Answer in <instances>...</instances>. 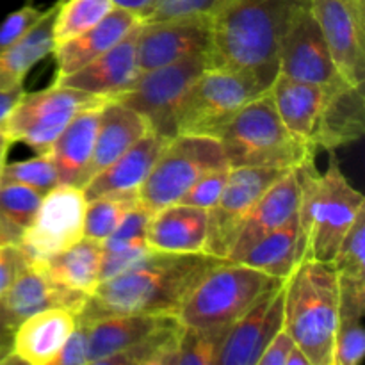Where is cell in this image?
<instances>
[{"label":"cell","mask_w":365,"mask_h":365,"mask_svg":"<svg viewBox=\"0 0 365 365\" xmlns=\"http://www.w3.org/2000/svg\"><path fill=\"white\" fill-rule=\"evenodd\" d=\"M221 262L225 259L209 253L150 250L120 274L100 282L78 314V321L91 323L127 314L177 316L192 289Z\"/></svg>","instance_id":"6da1fadb"},{"label":"cell","mask_w":365,"mask_h":365,"mask_svg":"<svg viewBox=\"0 0 365 365\" xmlns=\"http://www.w3.org/2000/svg\"><path fill=\"white\" fill-rule=\"evenodd\" d=\"M309 0H234L212 18L210 68L241 71L269 89L278 77L280 43Z\"/></svg>","instance_id":"7a4b0ae2"},{"label":"cell","mask_w":365,"mask_h":365,"mask_svg":"<svg viewBox=\"0 0 365 365\" xmlns=\"http://www.w3.org/2000/svg\"><path fill=\"white\" fill-rule=\"evenodd\" d=\"M299 185L298 221L305 259L331 264L342 239L365 210V198L351 185L337 160L319 171L314 155L294 168Z\"/></svg>","instance_id":"3957f363"},{"label":"cell","mask_w":365,"mask_h":365,"mask_svg":"<svg viewBox=\"0 0 365 365\" xmlns=\"http://www.w3.org/2000/svg\"><path fill=\"white\" fill-rule=\"evenodd\" d=\"M284 328L312 365H331L339 327V274L331 264L303 259L284 282Z\"/></svg>","instance_id":"277c9868"},{"label":"cell","mask_w":365,"mask_h":365,"mask_svg":"<svg viewBox=\"0 0 365 365\" xmlns=\"http://www.w3.org/2000/svg\"><path fill=\"white\" fill-rule=\"evenodd\" d=\"M230 168L292 170L316 155V148L296 139L285 128L269 89L250 100L220 134Z\"/></svg>","instance_id":"5b68a950"},{"label":"cell","mask_w":365,"mask_h":365,"mask_svg":"<svg viewBox=\"0 0 365 365\" xmlns=\"http://www.w3.org/2000/svg\"><path fill=\"white\" fill-rule=\"evenodd\" d=\"M282 282L245 264L225 260L192 289L177 319L185 328L232 327L260 296Z\"/></svg>","instance_id":"8992f818"},{"label":"cell","mask_w":365,"mask_h":365,"mask_svg":"<svg viewBox=\"0 0 365 365\" xmlns=\"http://www.w3.org/2000/svg\"><path fill=\"white\" fill-rule=\"evenodd\" d=\"M228 166L220 139L178 134L157 157L148 178L138 192V203L150 214L177 203L198 178Z\"/></svg>","instance_id":"52a82bcc"},{"label":"cell","mask_w":365,"mask_h":365,"mask_svg":"<svg viewBox=\"0 0 365 365\" xmlns=\"http://www.w3.org/2000/svg\"><path fill=\"white\" fill-rule=\"evenodd\" d=\"M264 91L267 89L241 71L205 68L182 103L177 120L178 134L220 138L228 121Z\"/></svg>","instance_id":"ba28073f"},{"label":"cell","mask_w":365,"mask_h":365,"mask_svg":"<svg viewBox=\"0 0 365 365\" xmlns=\"http://www.w3.org/2000/svg\"><path fill=\"white\" fill-rule=\"evenodd\" d=\"M107 102L66 86L50 84L34 93H24L2 130L11 143H21L36 153H48L70 121L82 109Z\"/></svg>","instance_id":"9c48e42d"},{"label":"cell","mask_w":365,"mask_h":365,"mask_svg":"<svg viewBox=\"0 0 365 365\" xmlns=\"http://www.w3.org/2000/svg\"><path fill=\"white\" fill-rule=\"evenodd\" d=\"M205 68H209L207 56H195L143 71L138 81L114 100L141 114L150 132L170 141L178 135L177 120L182 103Z\"/></svg>","instance_id":"30bf717a"},{"label":"cell","mask_w":365,"mask_h":365,"mask_svg":"<svg viewBox=\"0 0 365 365\" xmlns=\"http://www.w3.org/2000/svg\"><path fill=\"white\" fill-rule=\"evenodd\" d=\"M287 171L278 168H230L227 185L214 209L209 210L205 253L227 260L250 210Z\"/></svg>","instance_id":"8fae6325"},{"label":"cell","mask_w":365,"mask_h":365,"mask_svg":"<svg viewBox=\"0 0 365 365\" xmlns=\"http://www.w3.org/2000/svg\"><path fill=\"white\" fill-rule=\"evenodd\" d=\"M86 205L88 200L77 185L59 184L43 195L38 212L20 242L29 262L56 255L81 241Z\"/></svg>","instance_id":"7c38bea8"},{"label":"cell","mask_w":365,"mask_h":365,"mask_svg":"<svg viewBox=\"0 0 365 365\" xmlns=\"http://www.w3.org/2000/svg\"><path fill=\"white\" fill-rule=\"evenodd\" d=\"M339 73L349 84L365 81V0H309Z\"/></svg>","instance_id":"4fadbf2b"},{"label":"cell","mask_w":365,"mask_h":365,"mask_svg":"<svg viewBox=\"0 0 365 365\" xmlns=\"http://www.w3.org/2000/svg\"><path fill=\"white\" fill-rule=\"evenodd\" d=\"M278 70L292 81L317 86H334L344 81L331 59L323 32L309 2L299 7L280 43Z\"/></svg>","instance_id":"5bb4252c"},{"label":"cell","mask_w":365,"mask_h":365,"mask_svg":"<svg viewBox=\"0 0 365 365\" xmlns=\"http://www.w3.org/2000/svg\"><path fill=\"white\" fill-rule=\"evenodd\" d=\"M212 39V18L189 16L141 21L138 34L139 70L150 71L195 56H207Z\"/></svg>","instance_id":"9a60e30c"},{"label":"cell","mask_w":365,"mask_h":365,"mask_svg":"<svg viewBox=\"0 0 365 365\" xmlns=\"http://www.w3.org/2000/svg\"><path fill=\"white\" fill-rule=\"evenodd\" d=\"M284 282L260 296L230 328L216 365H257L267 342L284 328Z\"/></svg>","instance_id":"2e32d148"},{"label":"cell","mask_w":365,"mask_h":365,"mask_svg":"<svg viewBox=\"0 0 365 365\" xmlns=\"http://www.w3.org/2000/svg\"><path fill=\"white\" fill-rule=\"evenodd\" d=\"M139 27L141 24L106 53L93 59L81 70L57 78L52 84L66 86L107 100L118 98L141 75L138 63Z\"/></svg>","instance_id":"e0dca14e"},{"label":"cell","mask_w":365,"mask_h":365,"mask_svg":"<svg viewBox=\"0 0 365 365\" xmlns=\"http://www.w3.org/2000/svg\"><path fill=\"white\" fill-rule=\"evenodd\" d=\"M77 321V314L66 309H46L32 314L14 328L11 353L2 365H56Z\"/></svg>","instance_id":"ac0fdd59"},{"label":"cell","mask_w":365,"mask_h":365,"mask_svg":"<svg viewBox=\"0 0 365 365\" xmlns=\"http://www.w3.org/2000/svg\"><path fill=\"white\" fill-rule=\"evenodd\" d=\"M89 296L57 284L41 266L31 262L9 289L0 296V309L14 327L36 312L46 309H66L78 316Z\"/></svg>","instance_id":"d6986e66"},{"label":"cell","mask_w":365,"mask_h":365,"mask_svg":"<svg viewBox=\"0 0 365 365\" xmlns=\"http://www.w3.org/2000/svg\"><path fill=\"white\" fill-rule=\"evenodd\" d=\"M299 185L294 168L282 175L273 185L253 205L246 216L227 260L235 262L241 259L259 239L284 227L298 216Z\"/></svg>","instance_id":"ffe728a7"},{"label":"cell","mask_w":365,"mask_h":365,"mask_svg":"<svg viewBox=\"0 0 365 365\" xmlns=\"http://www.w3.org/2000/svg\"><path fill=\"white\" fill-rule=\"evenodd\" d=\"M168 139L148 132L123 155L103 168L82 187L86 200L102 196H138Z\"/></svg>","instance_id":"44dd1931"},{"label":"cell","mask_w":365,"mask_h":365,"mask_svg":"<svg viewBox=\"0 0 365 365\" xmlns=\"http://www.w3.org/2000/svg\"><path fill=\"white\" fill-rule=\"evenodd\" d=\"M141 21V18L135 16L130 11L114 7L106 18H102L89 31L82 32L77 38L53 45L52 56L56 59V77H53V81L81 70L82 66L91 63L93 59L106 53L107 50L118 45L121 39L127 38Z\"/></svg>","instance_id":"7402d4cb"},{"label":"cell","mask_w":365,"mask_h":365,"mask_svg":"<svg viewBox=\"0 0 365 365\" xmlns=\"http://www.w3.org/2000/svg\"><path fill=\"white\" fill-rule=\"evenodd\" d=\"M365 132V96L364 86L341 81L327 88L319 125L316 134V148L327 152L359 141Z\"/></svg>","instance_id":"603a6c76"},{"label":"cell","mask_w":365,"mask_h":365,"mask_svg":"<svg viewBox=\"0 0 365 365\" xmlns=\"http://www.w3.org/2000/svg\"><path fill=\"white\" fill-rule=\"evenodd\" d=\"M209 210L173 203L150 216L146 245L153 252L205 253Z\"/></svg>","instance_id":"cb8c5ba5"},{"label":"cell","mask_w":365,"mask_h":365,"mask_svg":"<svg viewBox=\"0 0 365 365\" xmlns=\"http://www.w3.org/2000/svg\"><path fill=\"white\" fill-rule=\"evenodd\" d=\"M150 128L145 118L135 113L130 107L123 106L118 100H107L100 109V123L96 132L95 150H93L91 163L86 170L82 187L95 177L98 171L109 166L110 163L123 155L134 143L145 134H148Z\"/></svg>","instance_id":"d4e9b609"},{"label":"cell","mask_w":365,"mask_h":365,"mask_svg":"<svg viewBox=\"0 0 365 365\" xmlns=\"http://www.w3.org/2000/svg\"><path fill=\"white\" fill-rule=\"evenodd\" d=\"M328 86L292 81L278 73L269 88L285 128L299 141L316 148V134ZM317 150V148H316Z\"/></svg>","instance_id":"484cf974"},{"label":"cell","mask_w":365,"mask_h":365,"mask_svg":"<svg viewBox=\"0 0 365 365\" xmlns=\"http://www.w3.org/2000/svg\"><path fill=\"white\" fill-rule=\"evenodd\" d=\"M103 103L82 109L50 148L48 155L57 170L59 184L82 187L86 170L91 163L95 150L100 109Z\"/></svg>","instance_id":"4316f807"},{"label":"cell","mask_w":365,"mask_h":365,"mask_svg":"<svg viewBox=\"0 0 365 365\" xmlns=\"http://www.w3.org/2000/svg\"><path fill=\"white\" fill-rule=\"evenodd\" d=\"M171 317L177 316L127 314V316H107L86 323L89 365H103L107 359L138 344Z\"/></svg>","instance_id":"83f0119b"},{"label":"cell","mask_w":365,"mask_h":365,"mask_svg":"<svg viewBox=\"0 0 365 365\" xmlns=\"http://www.w3.org/2000/svg\"><path fill=\"white\" fill-rule=\"evenodd\" d=\"M305 259V242L298 216L284 227L264 235L235 262L259 269L277 280H287Z\"/></svg>","instance_id":"f1b7e54d"},{"label":"cell","mask_w":365,"mask_h":365,"mask_svg":"<svg viewBox=\"0 0 365 365\" xmlns=\"http://www.w3.org/2000/svg\"><path fill=\"white\" fill-rule=\"evenodd\" d=\"M102 255V242L82 237L70 248L43 260H36V264L41 266V269L57 284L89 296L100 284Z\"/></svg>","instance_id":"f546056e"},{"label":"cell","mask_w":365,"mask_h":365,"mask_svg":"<svg viewBox=\"0 0 365 365\" xmlns=\"http://www.w3.org/2000/svg\"><path fill=\"white\" fill-rule=\"evenodd\" d=\"M57 9H59V2L45 9L38 24L20 41L0 53V91L24 86V78L27 77L29 71L52 53V27Z\"/></svg>","instance_id":"4dcf8cb0"},{"label":"cell","mask_w":365,"mask_h":365,"mask_svg":"<svg viewBox=\"0 0 365 365\" xmlns=\"http://www.w3.org/2000/svg\"><path fill=\"white\" fill-rule=\"evenodd\" d=\"M150 216L152 214L138 203L134 209L128 210L120 227L102 242L103 255L100 282L116 277L150 252L146 245V227Z\"/></svg>","instance_id":"1f68e13d"},{"label":"cell","mask_w":365,"mask_h":365,"mask_svg":"<svg viewBox=\"0 0 365 365\" xmlns=\"http://www.w3.org/2000/svg\"><path fill=\"white\" fill-rule=\"evenodd\" d=\"M43 195L14 182H0V245L20 246Z\"/></svg>","instance_id":"d6a6232c"},{"label":"cell","mask_w":365,"mask_h":365,"mask_svg":"<svg viewBox=\"0 0 365 365\" xmlns=\"http://www.w3.org/2000/svg\"><path fill=\"white\" fill-rule=\"evenodd\" d=\"M180 335L182 324L177 317H171L138 344L107 359L103 365H173Z\"/></svg>","instance_id":"836d02e7"},{"label":"cell","mask_w":365,"mask_h":365,"mask_svg":"<svg viewBox=\"0 0 365 365\" xmlns=\"http://www.w3.org/2000/svg\"><path fill=\"white\" fill-rule=\"evenodd\" d=\"M57 2L59 9L52 27L53 45H59L89 31L114 9L113 0H57Z\"/></svg>","instance_id":"e575fe53"},{"label":"cell","mask_w":365,"mask_h":365,"mask_svg":"<svg viewBox=\"0 0 365 365\" xmlns=\"http://www.w3.org/2000/svg\"><path fill=\"white\" fill-rule=\"evenodd\" d=\"M135 205L138 196H102L89 200L86 205L84 237L103 242Z\"/></svg>","instance_id":"d590c367"},{"label":"cell","mask_w":365,"mask_h":365,"mask_svg":"<svg viewBox=\"0 0 365 365\" xmlns=\"http://www.w3.org/2000/svg\"><path fill=\"white\" fill-rule=\"evenodd\" d=\"M230 327L185 328L182 327L180 342L173 365H216Z\"/></svg>","instance_id":"8d00e7d4"},{"label":"cell","mask_w":365,"mask_h":365,"mask_svg":"<svg viewBox=\"0 0 365 365\" xmlns=\"http://www.w3.org/2000/svg\"><path fill=\"white\" fill-rule=\"evenodd\" d=\"M0 182H14L46 195L59 185V177L48 153H36L31 159L4 164Z\"/></svg>","instance_id":"74e56055"},{"label":"cell","mask_w":365,"mask_h":365,"mask_svg":"<svg viewBox=\"0 0 365 365\" xmlns=\"http://www.w3.org/2000/svg\"><path fill=\"white\" fill-rule=\"evenodd\" d=\"M365 210L348 230L331 262L339 277L365 278Z\"/></svg>","instance_id":"f35d334b"},{"label":"cell","mask_w":365,"mask_h":365,"mask_svg":"<svg viewBox=\"0 0 365 365\" xmlns=\"http://www.w3.org/2000/svg\"><path fill=\"white\" fill-rule=\"evenodd\" d=\"M365 355V331L360 317H341L334 341L331 365H359Z\"/></svg>","instance_id":"ab89813d"},{"label":"cell","mask_w":365,"mask_h":365,"mask_svg":"<svg viewBox=\"0 0 365 365\" xmlns=\"http://www.w3.org/2000/svg\"><path fill=\"white\" fill-rule=\"evenodd\" d=\"M234 0H157L143 21H163L171 18H214Z\"/></svg>","instance_id":"60d3db41"},{"label":"cell","mask_w":365,"mask_h":365,"mask_svg":"<svg viewBox=\"0 0 365 365\" xmlns=\"http://www.w3.org/2000/svg\"><path fill=\"white\" fill-rule=\"evenodd\" d=\"M228 173H230V168L209 171L202 178H198L177 203H184V205L198 207V209L205 210L214 209L221 192H223L225 185H227Z\"/></svg>","instance_id":"b9f144b4"},{"label":"cell","mask_w":365,"mask_h":365,"mask_svg":"<svg viewBox=\"0 0 365 365\" xmlns=\"http://www.w3.org/2000/svg\"><path fill=\"white\" fill-rule=\"evenodd\" d=\"M45 11L38 9L32 4H25L20 9L13 11L6 20L0 24V53L20 41L32 27L39 21Z\"/></svg>","instance_id":"7bdbcfd3"},{"label":"cell","mask_w":365,"mask_h":365,"mask_svg":"<svg viewBox=\"0 0 365 365\" xmlns=\"http://www.w3.org/2000/svg\"><path fill=\"white\" fill-rule=\"evenodd\" d=\"M29 264L31 262L20 246L0 245V296L13 285Z\"/></svg>","instance_id":"ee69618b"},{"label":"cell","mask_w":365,"mask_h":365,"mask_svg":"<svg viewBox=\"0 0 365 365\" xmlns=\"http://www.w3.org/2000/svg\"><path fill=\"white\" fill-rule=\"evenodd\" d=\"M56 365H89L88 360V324L77 321V327L68 337Z\"/></svg>","instance_id":"f6af8a7d"},{"label":"cell","mask_w":365,"mask_h":365,"mask_svg":"<svg viewBox=\"0 0 365 365\" xmlns=\"http://www.w3.org/2000/svg\"><path fill=\"white\" fill-rule=\"evenodd\" d=\"M296 342L294 339L289 335V331L285 328H282L269 342H267L266 349L260 355L259 364L257 365H285L289 353L294 348Z\"/></svg>","instance_id":"bcb514c9"},{"label":"cell","mask_w":365,"mask_h":365,"mask_svg":"<svg viewBox=\"0 0 365 365\" xmlns=\"http://www.w3.org/2000/svg\"><path fill=\"white\" fill-rule=\"evenodd\" d=\"M24 86H16V88L13 89L0 91V128L4 127V123H6V120L9 118V114L13 113L16 103L20 102V98L24 96Z\"/></svg>","instance_id":"7dc6e473"},{"label":"cell","mask_w":365,"mask_h":365,"mask_svg":"<svg viewBox=\"0 0 365 365\" xmlns=\"http://www.w3.org/2000/svg\"><path fill=\"white\" fill-rule=\"evenodd\" d=\"M155 2L157 0H113L114 7L130 11V13H134L141 20H145V16L150 13V9H152Z\"/></svg>","instance_id":"c3c4849f"},{"label":"cell","mask_w":365,"mask_h":365,"mask_svg":"<svg viewBox=\"0 0 365 365\" xmlns=\"http://www.w3.org/2000/svg\"><path fill=\"white\" fill-rule=\"evenodd\" d=\"M14 324L11 323L9 317L6 316L2 309H0V346H11L14 335Z\"/></svg>","instance_id":"681fc988"},{"label":"cell","mask_w":365,"mask_h":365,"mask_svg":"<svg viewBox=\"0 0 365 365\" xmlns=\"http://www.w3.org/2000/svg\"><path fill=\"white\" fill-rule=\"evenodd\" d=\"M285 365H312V364H310V360L307 359L305 353H303L298 346H294V348L291 349V353H289L287 360H285Z\"/></svg>","instance_id":"f907efd6"},{"label":"cell","mask_w":365,"mask_h":365,"mask_svg":"<svg viewBox=\"0 0 365 365\" xmlns=\"http://www.w3.org/2000/svg\"><path fill=\"white\" fill-rule=\"evenodd\" d=\"M11 145H13V143H11V139L7 138L6 132L0 128V173H2L4 164L7 163V153H9Z\"/></svg>","instance_id":"816d5d0a"},{"label":"cell","mask_w":365,"mask_h":365,"mask_svg":"<svg viewBox=\"0 0 365 365\" xmlns=\"http://www.w3.org/2000/svg\"><path fill=\"white\" fill-rule=\"evenodd\" d=\"M11 353V346H0V365L4 364L6 356Z\"/></svg>","instance_id":"f5cc1de1"},{"label":"cell","mask_w":365,"mask_h":365,"mask_svg":"<svg viewBox=\"0 0 365 365\" xmlns=\"http://www.w3.org/2000/svg\"><path fill=\"white\" fill-rule=\"evenodd\" d=\"M27 4H32V0H27Z\"/></svg>","instance_id":"db71d44e"}]
</instances>
